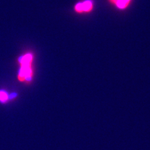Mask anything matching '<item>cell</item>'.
Wrapping results in <instances>:
<instances>
[{"label": "cell", "instance_id": "obj_2", "mask_svg": "<svg viewBox=\"0 0 150 150\" xmlns=\"http://www.w3.org/2000/svg\"><path fill=\"white\" fill-rule=\"evenodd\" d=\"M8 98V95L6 92L0 91V101L1 102H5Z\"/></svg>", "mask_w": 150, "mask_h": 150}, {"label": "cell", "instance_id": "obj_1", "mask_svg": "<svg viewBox=\"0 0 150 150\" xmlns=\"http://www.w3.org/2000/svg\"><path fill=\"white\" fill-rule=\"evenodd\" d=\"M92 8V3L90 1H86L83 3L78 4L76 6V9L78 11H89Z\"/></svg>", "mask_w": 150, "mask_h": 150}, {"label": "cell", "instance_id": "obj_3", "mask_svg": "<svg viewBox=\"0 0 150 150\" xmlns=\"http://www.w3.org/2000/svg\"><path fill=\"white\" fill-rule=\"evenodd\" d=\"M16 94H15V93H12L11 95L9 96V99H12V98H15V97H16Z\"/></svg>", "mask_w": 150, "mask_h": 150}]
</instances>
